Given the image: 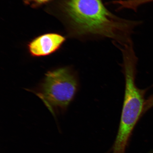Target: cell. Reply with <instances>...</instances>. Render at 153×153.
I'll use <instances>...</instances> for the list:
<instances>
[{
    "instance_id": "cell-1",
    "label": "cell",
    "mask_w": 153,
    "mask_h": 153,
    "mask_svg": "<svg viewBox=\"0 0 153 153\" xmlns=\"http://www.w3.org/2000/svg\"><path fill=\"white\" fill-rule=\"evenodd\" d=\"M62 10L72 35L83 40L109 39L122 45L131 40L134 30L141 22L116 16L103 0H65Z\"/></svg>"
},
{
    "instance_id": "cell-2",
    "label": "cell",
    "mask_w": 153,
    "mask_h": 153,
    "mask_svg": "<svg viewBox=\"0 0 153 153\" xmlns=\"http://www.w3.org/2000/svg\"><path fill=\"white\" fill-rule=\"evenodd\" d=\"M122 66L125 81V91L121 117L112 153H125L133 130L144 114L145 96L147 89H141L135 83L138 59L135 52L122 53Z\"/></svg>"
},
{
    "instance_id": "cell-3",
    "label": "cell",
    "mask_w": 153,
    "mask_h": 153,
    "mask_svg": "<svg viewBox=\"0 0 153 153\" xmlns=\"http://www.w3.org/2000/svg\"><path fill=\"white\" fill-rule=\"evenodd\" d=\"M78 87L75 72L68 67L60 68L45 74L37 95L51 112L62 111L73 100Z\"/></svg>"
},
{
    "instance_id": "cell-4",
    "label": "cell",
    "mask_w": 153,
    "mask_h": 153,
    "mask_svg": "<svg viewBox=\"0 0 153 153\" xmlns=\"http://www.w3.org/2000/svg\"><path fill=\"white\" fill-rule=\"evenodd\" d=\"M65 41V38L60 34H43L29 43L27 45L29 52L33 57L48 56L60 49Z\"/></svg>"
},
{
    "instance_id": "cell-5",
    "label": "cell",
    "mask_w": 153,
    "mask_h": 153,
    "mask_svg": "<svg viewBox=\"0 0 153 153\" xmlns=\"http://www.w3.org/2000/svg\"><path fill=\"white\" fill-rule=\"evenodd\" d=\"M152 2H153V0H118L117 4L120 10L127 9L132 10L136 12L141 5Z\"/></svg>"
},
{
    "instance_id": "cell-6",
    "label": "cell",
    "mask_w": 153,
    "mask_h": 153,
    "mask_svg": "<svg viewBox=\"0 0 153 153\" xmlns=\"http://www.w3.org/2000/svg\"><path fill=\"white\" fill-rule=\"evenodd\" d=\"M52 1L53 0H23L25 4L30 6L32 8H37Z\"/></svg>"
},
{
    "instance_id": "cell-7",
    "label": "cell",
    "mask_w": 153,
    "mask_h": 153,
    "mask_svg": "<svg viewBox=\"0 0 153 153\" xmlns=\"http://www.w3.org/2000/svg\"><path fill=\"white\" fill-rule=\"evenodd\" d=\"M152 107H153V95L151 96L145 101L144 109V113Z\"/></svg>"
}]
</instances>
